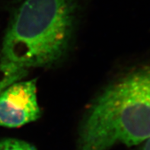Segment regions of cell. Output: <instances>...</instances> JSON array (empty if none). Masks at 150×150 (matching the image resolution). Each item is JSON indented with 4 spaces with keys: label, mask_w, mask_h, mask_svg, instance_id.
<instances>
[{
    "label": "cell",
    "mask_w": 150,
    "mask_h": 150,
    "mask_svg": "<svg viewBox=\"0 0 150 150\" xmlns=\"http://www.w3.org/2000/svg\"><path fill=\"white\" fill-rule=\"evenodd\" d=\"M28 72L27 69L0 59V93L11 83L25 78Z\"/></svg>",
    "instance_id": "277c9868"
},
{
    "label": "cell",
    "mask_w": 150,
    "mask_h": 150,
    "mask_svg": "<svg viewBox=\"0 0 150 150\" xmlns=\"http://www.w3.org/2000/svg\"><path fill=\"white\" fill-rule=\"evenodd\" d=\"M40 116L35 79L19 80L0 93V127H20Z\"/></svg>",
    "instance_id": "3957f363"
},
{
    "label": "cell",
    "mask_w": 150,
    "mask_h": 150,
    "mask_svg": "<svg viewBox=\"0 0 150 150\" xmlns=\"http://www.w3.org/2000/svg\"><path fill=\"white\" fill-rule=\"evenodd\" d=\"M150 138V63L128 71L100 92L80 125L77 150H110Z\"/></svg>",
    "instance_id": "7a4b0ae2"
},
{
    "label": "cell",
    "mask_w": 150,
    "mask_h": 150,
    "mask_svg": "<svg viewBox=\"0 0 150 150\" xmlns=\"http://www.w3.org/2000/svg\"><path fill=\"white\" fill-rule=\"evenodd\" d=\"M143 143V146L140 149V150H150V138Z\"/></svg>",
    "instance_id": "8992f818"
},
{
    "label": "cell",
    "mask_w": 150,
    "mask_h": 150,
    "mask_svg": "<svg viewBox=\"0 0 150 150\" xmlns=\"http://www.w3.org/2000/svg\"><path fill=\"white\" fill-rule=\"evenodd\" d=\"M81 0H13L0 59L22 68H50L72 42Z\"/></svg>",
    "instance_id": "6da1fadb"
},
{
    "label": "cell",
    "mask_w": 150,
    "mask_h": 150,
    "mask_svg": "<svg viewBox=\"0 0 150 150\" xmlns=\"http://www.w3.org/2000/svg\"><path fill=\"white\" fill-rule=\"evenodd\" d=\"M0 150H38L30 143L13 138L0 139Z\"/></svg>",
    "instance_id": "5b68a950"
}]
</instances>
